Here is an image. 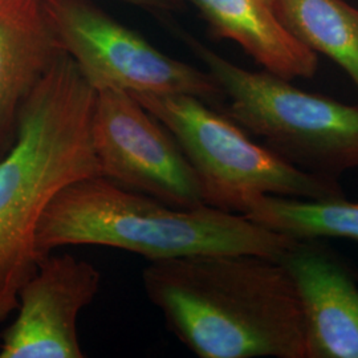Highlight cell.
<instances>
[{
    "label": "cell",
    "instance_id": "1",
    "mask_svg": "<svg viewBox=\"0 0 358 358\" xmlns=\"http://www.w3.org/2000/svg\"><path fill=\"white\" fill-rule=\"evenodd\" d=\"M143 291L201 358H306L301 303L276 259L220 254L149 262Z\"/></svg>",
    "mask_w": 358,
    "mask_h": 358
},
{
    "label": "cell",
    "instance_id": "2",
    "mask_svg": "<svg viewBox=\"0 0 358 358\" xmlns=\"http://www.w3.org/2000/svg\"><path fill=\"white\" fill-rule=\"evenodd\" d=\"M96 93L63 52L22 105L15 141L0 158V322L38 268L47 207L68 185L101 176L92 138Z\"/></svg>",
    "mask_w": 358,
    "mask_h": 358
},
{
    "label": "cell",
    "instance_id": "3",
    "mask_svg": "<svg viewBox=\"0 0 358 358\" xmlns=\"http://www.w3.org/2000/svg\"><path fill=\"white\" fill-rule=\"evenodd\" d=\"M296 239L211 206L182 208L133 192L103 176L59 192L40 219V257L65 245H101L149 262L220 254L279 259Z\"/></svg>",
    "mask_w": 358,
    "mask_h": 358
},
{
    "label": "cell",
    "instance_id": "4",
    "mask_svg": "<svg viewBox=\"0 0 358 358\" xmlns=\"http://www.w3.org/2000/svg\"><path fill=\"white\" fill-rule=\"evenodd\" d=\"M133 94V93H131ZM174 136L198 178L203 203L244 215L264 195L343 198L338 178L294 166L252 141L229 115L189 94H134Z\"/></svg>",
    "mask_w": 358,
    "mask_h": 358
},
{
    "label": "cell",
    "instance_id": "5",
    "mask_svg": "<svg viewBox=\"0 0 358 358\" xmlns=\"http://www.w3.org/2000/svg\"><path fill=\"white\" fill-rule=\"evenodd\" d=\"M185 41L230 100L227 115L273 152L327 177L358 169V103L309 93L267 71L244 69L189 35Z\"/></svg>",
    "mask_w": 358,
    "mask_h": 358
},
{
    "label": "cell",
    "instance_id": "6",
    "mask_svg": "<svg viewBox=\"0 0 358 358\" xmlns=\"http://www.w3.org/2000/svg\"><path fill=\"white\" fill-rule=\"evenodd\" d=\"M63 51L96 92L189 94L214 103L223 90L208 72L155 48L90 0H43Z\"/></svg>",
    "mask_w": 358,
    "mask_h": 358
},
{
    "label": "cell",
    "instance_id": "7",
    "mask_svg": "<svg viewBox=\"0 0 358 358\" xmlns=\"http://www.w3.org/2000/svg\"><path fill=\"white\" fill-rule=\"evenodd\" d=\"M92 138L105 178L167 205H205L178 142L134 94L121 90L96 93Z\"/></svg>",
    "mask_w": 358,
    "mask_h": 358
},
{
    "label": "cell",
    "instance_id": "8",
    "mask_svg": "<svg viewBox=\"0 0 358 358\" xmlns=\"http://www.w3.org/2000/svg\"><path fill=\"white\" fill-rule=\"evenodd\" d=\"M100 284V271L87 260L43 256L19 292L16 317L3 331L0 358L85 357L77 321Z\"/></svg>",
    "mask_w": 358,
    "mask_h": 358
},
{
    "label": "cell",
    "instance_id": "9",
    "mask_svg": "<svg viewBox=\"0 0 358 358\" xmlns=\"http://www.w3.org/2000/svg\"><path fill=\"white\" fill-rule=\"evenodd\" d=\"M297 289L306 358H358L357 279L316 241H294L278 259Z\"/></svg>",
    "mask_w": 358,
    "mask_h": 358
},
{
    "label": "cell",
    "instance_id": "10",
    "mask_svg": "<svg viewBox=\"0 0 358 358\" xmlns=\"http://www.w3.org/2000/svg\"><path fill=\"white\" fill-rule=\"evenodd\" d=\"M63 52L43 0H0V158L22 105Z\"/></svg>",
    "mask_w": 358,
    "mask_h": 358
},
{
    "label": "cell",
    "instance_id": "11",
    "mask_svg": "<svg viewBox=\"0 0 358 358\" xmlns=\"http://www.w3.org/2000/svg\"><path fill=\"white\" fill-rule=\"evenodd\" d=\"M217 38L243 48L264 71L294 80L315 76L317 53L282 23L275 0H192Z\"/></svg>",
    "mask_w": 358,
    "mask_h": 358
},
{
    "label": "cell",
    "instance_id": "12",
    "mask_svg": "<svg viewBox=\"0 0 358 358\" xmlns=\"http://www.w3.org/2000/svg\"><path fill=\"white\" fill-rule=\"evenodd\" d=\"M282 23L315 53L328 56L358 92V8L345 0H275Z\"/></svg>",
    "mask_w": 358,
    "mask_h": 358
},
{
    "label": "cell",
    "instance_id": "13",
    "mask_svg": "<svg viewBox=\"0 0 358 358\" xmlns=\"http://www.w3.org/2000/svg\"><path fill=\"white\" fill-rule=\"evenodd\" d=\"M244 217L296 241L334 238L358 243V203L345 196L307 199L264 195Z\"/></svg>",
    "mask_w": 358,
    "mask_h": 358
},
{
    "label": "cell",
    "instance_id": "14",
    "mask_svg": "<svg viewBox=\"0 0 358 358\" xmlns=\"http://www.w3.org/2000/svg\"><path fill=\"white\" fill-rule=\"evenodd\" d=\"M153 13H174L183 8V0H120Z\"/></svg>",
    "mask_w": 358,
    "mask_h": 358
}]
</instances>
